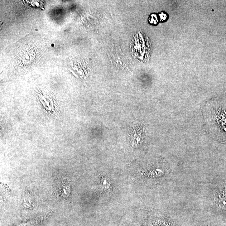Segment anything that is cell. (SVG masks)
Listing matches in <instances>:
<instances>
[{
    "instance_id": "cell-1",
    "label": "cell",
    "mask_w": 226,
    "mask_h": 226,
    "mask_svg": "<svg viewBox=\"0 0 226 226\" xmlns=\"http://www.w3.org/2000/svg\"><path fill=\"white\" fill-rule=\"evenodd\" d=\"M57 191L60 196L65 199L68 198L71 192L69 182L67 180H62L61 183L59 185Z\"/></svg>"
},
{
    "instance_id": "cell-2",
    "label": "cell",
    "mask_w": 226,
    "mask_h": 226,
    "mask_svg": "<svg viewBox=\"0 0 226 226\" xmlns=\"http://www.w3.org/2000/svg\"><path fill=\"white\" fill-rule=\"evenodd\" d=\"M110 185V180L108 178H104L103 179L102 182H101V185L103 187L107 189V188L109 187Z\"/></svg>"
},
{
    "instance_id": "cell-3",
    "label": "cell",
    "mask_w": 226,
    "mask_h": 226,
    "mask_svg": "<svg viewBox=\"0 0 226 226\" xmlns=\"http://www.w3.org/2000/svg\"><path fill=\"white\" fill-rule=\"evenodd\" d=\"M161 19H162V20H165L167 17L166 16V15L163 14V13H162V14L161 15Z\"/></svg>"
}]
</instances>
